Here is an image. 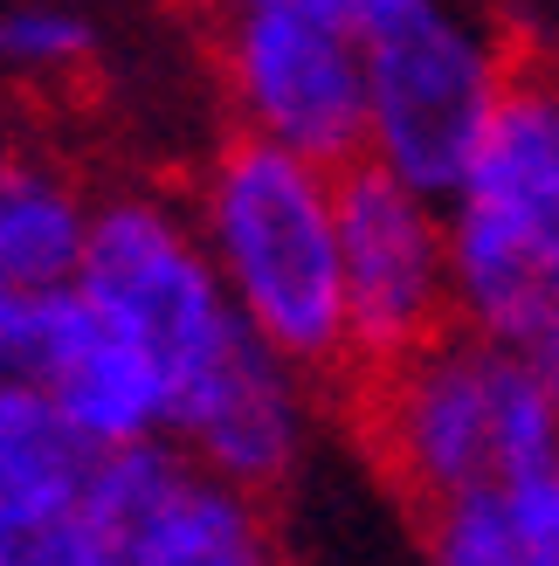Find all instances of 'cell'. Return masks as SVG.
<instances>
[{"label": "cell", "mask_w": 559, "mask_h": 566, "mask_svg": "<svg viewBox=\"0 0 559 566\" xmlns=\"http://www.w3.org/2000/svg\"><path fill=\"white\" fill-rule=\"evenodd\" d=\"M193 229L256 338L304 374H352L339 166H318L263 132H235L193 180Z\"/></svg>", "instance_id": "6da1fadb"}, {"label": "cell", "mask_w": 559, "mask_h": 566, "mask_svg": "<svg viewBox=\"0 0 559 566\" xmlns=\"http://www.w3.org/2000/svg\"><path fill=\"white\" fill-rule=\"evenodd\" d=\"M359 49H367V159L435 201H456L505 97L511 55L463 0H422L359 35Z\"/></svg>", "instance_id": "7a4b0ae2"}, {"label": "cell", "mask_w": 559, "mask_h": 566, "mask_svg": "<svg viewBox=\"0 0 559 566\" xmlns=\"http://www.w3.org/2000/svg\"><path fill=\"white\" fill-rule=\"evenodd\" d=\"M76 291L91 297L125 338L152 353L166 380V415L187 387H201L256 325L235 311L229 283L193 214L159 193H110L91 214V242L76 263Z\"/></svg>", "instance_id": "3957f363"}, {"label": "cell", "mask_w": 559, "mask_h": 566, "mask_svg": "<svg viewBox=\"0 0 559 566\" xmlns=\"http://www.w3.org/2000/svg\"><path fill=\"white\" fill-rule=\"evenodd\" d=\"M270 497L193 463L173 436L97 449L70 525V566H263Z\"/></svg>", "instance_id": "277c9868"}, {"label": "cell", "mask_w": 559, "mask_h": 566, "mask_svg": "<svg viewBox=\"0 0 559 566\" xmlns=\"http://www.w3.org/2000/svg\"><path fill=\"white\" fill-rule=\"evenodd\" d=\"M208 42L242 132H263L318 166L367 159V49L304 0L208 14Z\"/></svg>", "instance_id": "5b68a950"}, {"label": "cell", "mask_w": 559, "mask_h": 566, "mask_svg": "<svg viewBox=\"0 0 559 566\" xmlns=\"http://www.w3.org/2000/svg\"><path fill=\"white\" fill-rule=\"evenodd\" d=\"M339 276L352 374L429 346L456 325L450 291V201L408 187L380 159L339 166Z\"/></svg>", "instance_id": "8992f818"}, {"label": "cell", "mask_w": 559, "mask_h": 566, "mask_svg": "<svg viewBox=\"0 0 559 566\" xmlns=\"http://www.w3.org/2000/svg\"><path fill=\"white\" fill-rule=\"evenodd\" d=\"M497 366L505 346L470 325L435 332L429 346L367 374V442L387 476L414 497V512L463 484H505L497 442Z\"/></svg>", "instance_id": "52a82bcc"}, {"label": "cell", "mask_w": 559, "mask_h": 566, "mask_svg": "<svg viewBox=\"0 0 559 566\" xmlns=\"http://www.w3.org/2000/svg\"><path fill=\"white\" fill-rule=\"evenodd\" d=\"M166 436L214 476H229V484L256 491V497H276L297 476L304 436H312L304 366H291L270 338L249 332L201 387H187L173 401Z\"/></svg>", "instance_id": "ba28073f"}, {"label": "cell", "mask_w": 559, "mask_h": 566, "mask_svg": "<svg viewBox=\"0 0 559 566\" xmlns=\"http://www.w3.org/2000/svg\"><path fill=\"white\" fill-rule=\"evenodd\" d=\"M456 208L497 221L525 263L539 270L546 297H559V70L511 63L484 146L470 159V180L456 187Z\"/></svg>", "instance_id": "9c48e42d"}, {"label": "cell", "mask_w": 559, "mask_h": 566, "mask_svg": "<svg viewBox=\"0 0 559 566\" xmlns=\"http://www.w3.org/2000/svg\"><path fill=\"white\" fill-rule=\"evenodd\" d=\"M97 442L42 380H0V566H70V525Z\"/></svg>", "instance_id": "30bf717a"}, {"label": "cell", "mask_w": 559, "mask_h": 566, "mask_svg": "<svg viewBox=\"0 0 559 566\" xmlns=\"http://www.w3.org/2000/svg\"><path fill=\"white\" fill-rule=\"evenodd\" d=\"M42 387L97 449L166 436V380H159L152 353L138 346V338H125L76 283H70L63 332H55Z\"/></svg>", "instance_id": "8fae6325"}, {"label": "cell", "mask_w": 559, "mask_h": 566, "mask_svg": "<svg viewBox=\"0 0 559 566\" xmlns=\"http://www.w3.org/2000/svg\"><path fill=\"white\" fill-rule=\"evenodd\" d=\"M91 214L97 201L70 174L28 153H0V276L8 283H35V291L76 283Z\"/></svg>", "instance_id": "7c38bea8"}, {"label": "cell", "mask_w": 559, "mask_h": 566, "mask_svg": "<svg viewBox=\"0 0 559 566\" xmlns=\"http://www.w3.org/2000/svg\"><path fill=\"white\" fill-rule=\"evenodd\" d=\"M422 553L442 566H518V518L511 484H463L422 504Z\"/></svg>", "instance_id": "4fadbf2b"}, {"label": "cell", "mask_w": 559, "mask_h": 566, "mask_svg": "<svg viewBox=\"0 0 559 566\" xmlns=\"http://www.w3.org/2000/svg\"><path fill=\"white\" fill-rule=\"evenodd\" d=\"M91 21L70 8H8L0 14V70L14 76H63L91 55Z\"/></svg>", "instance_id": "5bb4252c"}, {"label": "cell", "mask_w": 559, "mask_h": 566, "mask_svg": "<svg viewBox=\"0 0 559 566\" xmlns=\"http://www.w3.org/2000/svg\"><path fill=\"white\" fill-rule=\"evenodd\" d=\"M63 304L70 283L35 291V283H8L0 276V380H42L55 332H63Z\"/></svg>", "instance_id": "9a60e30c"}, {"label": "cell", "mask_w": 559, "mask_h": 566, "mask_svg": "<svg viewBox=\"0 0 559 566\" xmlns=\"http://www.w3.org/2000/svg\"><path fill=\"white\" fill-rule=\"evenodd\" d=\"M511 518H518V566H559V463L511 484Z\"/></svg>", "instance_id": "2e32d148"}, {"label": "cell", "mask_w": 559, "mask_h": 566, "mask_svg": "<svg viewBox=\"0 0 559 566\" xmlns=\"http://www.w3.org/2000/svg\"><path fill=\"white\" fill-rule=\"evenodd\" d=\"M497 346H511L525 366L539 374V387L559 401V297H546V304H532L525 318L511 325V332H497Z\"/></svg>", "instance_id": "e0dca14e"}, {"label": "cell", "mask_w": 559, "mask_h": 566, "mask_svg": "<svg viewBox=\"0 0 559 566\" xmlns=\"http://www.w3.org/2000/svg\"><path fill=\"white\" fill-rule=\"evenodd\" d=\"M193 8L201 14H229V8H270V0H193ZM304 8H325V14H339V0H304ZM346 21V14H339ZM352 28V21H346Z\"/></svg>", "instance_id": "ac0fdd59"}]
</instances>
